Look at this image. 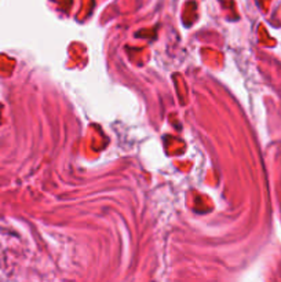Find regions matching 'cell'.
Wrapping results in <instances>:
<instances>
[]
</instances>
